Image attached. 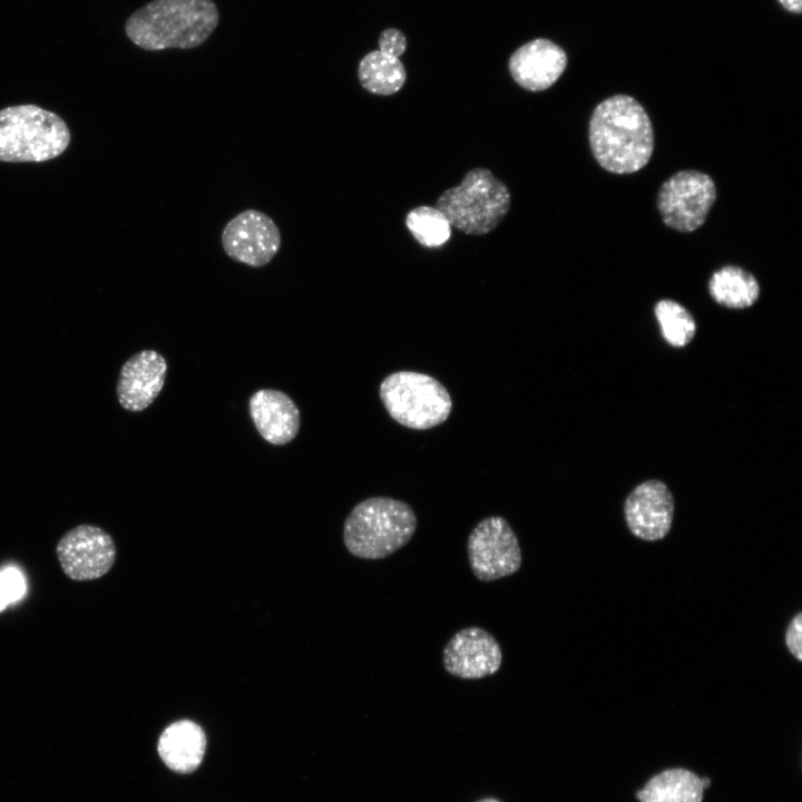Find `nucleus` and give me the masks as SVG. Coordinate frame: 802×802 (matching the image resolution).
I'll return each mask as SVG.
<instances>
[{"mask_svg":"<svg viewBox=\"0 0 802 802\" xmlns=\"http://www.w3.org/2000/svg\"><path fill=\"white\" fill-rule=\"evenodd\" d=\"M591 153L614 174H632L647 165L654 149L652 121L632 96L614 95L594 109L588 127Z\"/></svg>","mask_w":802,"mask_h":802,"instance_id":"f257e3e1","label":"nucleus"},{"mask_svg":"<svg viewBox=\"0 0 802 802\" xmlns=\"http://www.w3.org/2000/svg\"><path fill=\"white\" fill-rule=\"evenodd\" d=\"M218 22L214 0H153L127 19L125 31L144 50L193 49L212 36Z\"/></svg>","mask_w":802,"mask_h":802,"instance_id":"f03ea898","label":"nucleus"},{"mask_svg":"<svg viewBox=\"0 0 802 802\" xmlns=\"http://www.w3.org/2000/svg\"><path fill=\"white\" fill-rule=\"evenodd\" d=\"M417 526V516L407 502L371 497L354 506L348 515L343 541L355 557L384 559L411 540Z\"/></svg>","mask_w":802,"mask_h":802,"instance_id":"7ed1b4c3","label":"nucleus"},{"mask_svg":"<svg viewBox=\"0 0 802 802\" xmlns=\"http://www.w3.org/2000/svg\"><path fill=\"white\" fill-rule=\"evenodd\" d=\"M70 130L57 114L36 105L0 110V162H46L61 155Z\"/></svg>","mask_w":802,"mask_h":802,"instance_id":"20e7f679","label":"nucleus"},{"mask_svg":"<svg viewBox=\"0 0 802 802\" xmlns=\"http://www.w3.org/2000/svg\"><path fill=\"white\" fill-rule=\"evenodd\" d=\"M509 207L508 187L487 168L469 170L458 186L444 190L437 200L449 224L469 235L491 232Z\"/></svg>","mask_w":802,"mask_h":802,"instance_id":"39448f33","label":"nucleus"},{"mask_svg":"<svg viewBox=\"0 0 802 802\" xmlns=\"http://www.w3.org/2000/svg\"><path fill=\"white\" fill-rule=\"evenodd\" d=\"M380 398L398 423L426 430L444 422L452 409L448 390L433 376L414 371L389 374L380 384Z\"/></svg>","mask_w":802,"mask_h":802,"instance_id":"423d86ee","label":"nucleus"},{"mask_svg":"<svg viewBox=\"0 0 802 802\" xmlns=\"http://www.w3.org/2000/svg\"><path fill=\"white\" fill-rule=\"evenodd\" d=\"M715 199L711 176L695 169L679 170L662 184L657 208L666 226L694 232L704 224Z\"/></svg>","mask_w":802,"mask_h":802,"instance_id":"0eeeda50","label":"nucleus"},{"mask_svg":"<svg viewBox=\"0 0 802 802\" xmlns=\"http://www.w3.org/2000/svg\"><path fill=\"white\" fill-rule=\"evenodd\" d=\"M472 574L481 581H493L516 574L522 563L516 532L501 516L482 519L467 542Z\"/></svg>","mask_w":802,"mask_h":802,"instance_id":"6e6552de","label":"nucleus"},{"mask_svg":"<svg viewBox=\"0 0 802 802\" xmlns=\"http://www.w3.org/2000/svg\"><path fill=\"white\" fill-rule=\"evenodd\" d=\"M221 242L229 258L256 268L267 265L276 256L282 236L267 214L245 209L226 223Z\"/></svg>","mask_w":802,"mask_h":802,"instance_id":"1a4fd4ad","label":"nucleus"},{"mask_svg":"<svg viewBox=\"0 0 802 802\" xmlns=\"http://www.w3.org/2000/svg\"><path fill=\"white\" fill-rule=\"evenodd\" d=\"M56 554L62 571L72 580H92L106 575L116 560L111 536L98 526L79 525L57 542Z\"/></svg>","mask_w":802,"mask_h":802,"instance_id":"9d476101","label":"nucleus"},{"mask_svg":"<svg viewBox=\"0 0 802 802\" xmlns=\"http://www.w3.org/2000/svg\"><path fill=\"white\" fill-rule=\"evenodd\" d=\"M444 669L462 679H479L496 674L502 663L498 640L481 627H467L457 632L442 653Z\"/></svg>","mask_w":802,"mask_h":802,"instance_id":"9b49d317","label":"nucleus"},{"mask_svg":"<svg viewBox=\"0 0 802 802\" xmlns=\"http://www.w3.org/2000/svg\"><path fill=\"white\" fill-rule=\"evenodd\" d=\"M674 508V497L668 487L657 479L646 480L627 496L624 503L625 521L635 537L657 541L669 532Z\"/></svg>","mask_w":802,"mask_h":802,"instance_id":"f8f14e48","label":"nucleus"},{"mask_svg":"<svg viewBox=\"0 0 802 802\" xmlns=\"http://www.w3.org/2000/svg\"><path fill=\"white\" fill-rule=\"evenodd\" d=\"M165 358L155 350H141L121 366L116 387L118 402L127 411L147 409L160 393L167 374Z\"/></svg>","mask_w":802,"mask_h":802,"instance_id":"ddd939ff","label":"nucleus"},{"mask_svg":"<svg viewBox=\"0 0 802 802\" xmlns=\"http://www.w3.org/2000/svg\"><path fill=\"white\" fill-rule=\"evenodd\" d=\"M567 55L556 42L546 38L532 39L510 56L508 68L514 80L529 91L551 87L567 67Z\"/></svg>","mask_w":802,"mask_h":802,"instance_id":"4468645a","label":"nucleus"},{"mask_svg":"<svg viewBox=\"0 0 802 802\" xmlns=\"http://www.w3.org/2000/svg\"><path fill=\"white\" fill-rule=\"evenodd\" d=\"M250 415L261 434L271 444L291 442L301 426L300 410L293 399L275 389H261L248 401Z\"/></svg>","mask_w":802,"mask_h":802,"instance_id":"2eb2a0df","label":"nucleus"},{"mask_svg":"<svg viewBox=\"0 0 802 802\" xmlns=\"http://www.w3.org/2000/svg\"><path fill=\"white\" fill-rule=\"evenodd\" d=\"M157 751L169 770L179 774L193 773L205 755V732L190 720L173 722L160 734Z\"/></svg>","mask_w":802,"mask_h":802,"instance_id":"dca6fc26","label":"nucleus"},{"mask_svg":"<svg viewBox=\"0 0 802 802\" xmlns=\"http://www.w3.org/2000/svg\"><path fill=\"white\" fill-rule=\"evenodd\" d=\"M702 777L684 767L666 769L651 777L636 792L639 802H702Z\"/></svg>","mask_w":802,"mask_h":802,"instance_id":"f3484780","label":"nucleus"},{"mask_svg":"<svg viewBox=\"0 0 802 802\" xmlns=\"http://www.w3.org/2000/svg\"><path fill=\"white\" fill-rule=\"evenodd\" d=\"M711 297L720 305L743 310L752 306L760 296V285L746 270L726 265L715 271L708 281Z\"/></svg>","mask_w":802,"mask_h":802,"instance_id":"a211bd4d","label":"nucleus"},{"mask_svg":"<svg viewBox=\"0 0 802 802\" xmlns=\"http://www.w3.org/2000/svg\"><path fill=\"white\" fill-rule=\"evenodd\" d=\"M358 78L365 90L389 96L403 87L407 71L399 58L378 49L370 51L360 60Z\"/></svg>","mask_w":802,"mask_h":802,"instance_id":"6ab92c4d","label":"nucleus"},{"mask_svg":"<svg viewBox=\"0 0 802 802\" xmlns=\"http://www.w3.org/2000/svg\"><path fill=\"white\" fill-rule=\"evenodd\" d=\"M654 314L663 339L673 348H684L696 333V322L681 303L665 299L654 306Z\"/></svg>","mask_w":802,"mask_h":802,"instance_id":"aec40b11","label":"nucleus"},{"mask_svg":"<svg viewBox=\"0 0 802 802\" xmlns=\"http://www.w3.org/2000/svg\"><path fill=\"white\" fill-rule=\"evenodd\" d=\"M405 225L413 237L427 247H439L451 235V225L437 207L419 206L412 209L407 215Z\"/></svg>","mask_w":802,"mask_h":802,"instance_id":"412c9836","label":"nucleus"},{"mask_svg":"<svg viewBox=\"0 0 802 802\" xmlns=\"http://www.w3.org/2000/svg\"><path fill=\"white\" fill-rule=\"evenodd\" d=\"M26 591L27 583L18 568L7 566L0 569V613L21 599Z\"/></svg>","mask_w":802,"mask_h":802,"instance_id":"4be33fe9","label":"nucleus"},{"mask_svg":"<svg viewBox=\"0 0 802 802\" xmlns=\"http://www.w3.org/2000/svg\"><path fill=\"white\" fill-rule=\"evenodd\" d=\"M407 49V38L397 28L384 29L379 37V50L399 58Z\"/></svg>","mask_w":802,"mask_h":802,"instance_id":"5701e85b","label":"nucleus"},{"mask_svg":"<svg viewBox=\"0 0 802 802\" xmlns=\"http://www.w3.org/2000/svg\"><path fill=\"white\" fill-rule=\"evenodd\" d=\"M802 613H798L789 623L785 630V645L789 652L799 661H802Z\"/></svg>","mask_w":802,"mask_h":802,"instance_id":"b1692460","label":"nucleus"},{"mask_svg":"<svg viewBox=\"0 0 802 802\" xmlns=\"http://www.w3.org/2000/svg\"><path fill=\"white\" fill-rule=\"evenodd\" d=\"M789 12L800 14L802 12V0H777Z\"/></svg>","mask_w":802,"mask_h":802,"instance_id":"393cba45","label":"nucleus"},{"mask_svg":"<svg viewBox=\"0 0 802 802\" xmlns=\"http://www.w3.org/2000/svg\"><path fill=\"white\" fill-rule=\"evenodd\" d=\"M477 802H501V801H499V800H497V799H495V798H483V799H481V800H479V801H477Z\"/></svg>","mask_w":802,"mask_h":802,"instance_id":"a878e982","label":"nucleus"}]
</instances>
